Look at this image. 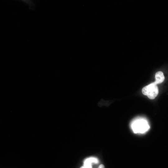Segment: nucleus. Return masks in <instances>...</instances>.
I'll list each match as a JSON object with an SVG mask.
<instances>
[{"mask_svg":"<svg viewBox=\"0 0 168 168\" xmlns=\"http://www.w3.org/2000/svg\"><path fill=\"white\" fill-rule=\"evenodd\" d=\"M154 82L143 87L142 89V94L147 96L150 99H155L157 96L158 89Z\"/></svg>","mask_w":168,"mask_h":168,"instance_id":"1","label":"nucleus"},{"mask_svg":"<svg viewBox=\"0 0 168 168\" xmlns=\"http://www.w3.org/2000/svg\"><path fill=\"white\" fill-rule=\"evenodd\" d=\"M132 128L135 133H143L149 128V126L146 120L139 119L134 122L132 124Z\"/></svg>","mask_w":168,"mask_h":168,"instance_id":"2","label":"nucleus"},{"mask_svg":"<svg viewBox=\"0 0 168 168\" xmlns=\"http://www.w3.org/2000/svg\"><path fill=\"white\" fill-rule=\"evenodd\" d=\"M99 161L97 158L91 157L85 159L84 161V166L85 168H92V163H98Z\"/></svg>","mask_w":168,"mask_h":168,"instance_id":"3","label":"nucleus"},{"mask_svg":"<svg viewBox=\"0 0 168 168\" xmlns=\"http://www.w3.org/2000/svg\"><path fill=\"white\" fill-rule=\"evenodd\" d=\"M156 81L154 82L156 84L162 82L164 79L165 77L163 73L161 71H158L155 74Z\"/></svg>","mask_w":168,"mask_h":168,"instance_id":"4","label":"nucleus"},{"mask_svg":"<svg viewBox=\"0 0 168 168\" xmlns=\"http://www.w3.org/2000/svg\"><path fill=\"white\" fill-rule=\"evenodd\" d=\"M98 168H105L104 166L102 164H100L98 167Z\"/></svg>","mask_w":168,"mask_h":168,"instance_id":"5","label":"nucleus"},{"mask_svg":"<svg viewBox=\"0 0 168 168\" xmlns=\"http://www.w3.org/2000/svg\"><path fill=\"white\" fill-rule=\"evenodd\" d=\"M80 168H85V167L84 166H81Z\"/></svg>","mask_w":168,"mask_h":168,"instance_id":"6","label":"nucleus"}]
</instances>
